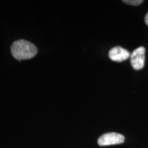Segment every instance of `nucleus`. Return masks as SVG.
I'll return each instance as SVG.
<instances>
[{
    "label": "nucleus",
    "instance_id": "f257e3e1",
    "mask_svg": "<svg viewBox=\"0 0 148 148\" xmlns=\"http://www.w3.org/2000/svg\"><path fill=\"white\" fill-rule=\"evenodd\" d=\"M37 48L32 42L25 40L14 41L11 46V53L18 60L32 58L37 53Z\"/></svg>",
    "mask_w": 148,
    "mask_h": 148
},
{
    "label": "nucleus",
    "instance_id": "f03ea898",
    "mask_svg": "<svg viewBox=\"0 0 148 148\" xmlns=\"http://www.w3.org/2000/svg\"><path fill=\"white\" fill-rule=\"evenodd\" d=\"M124 140L125 137L122 134L116 132H108L101 135L98 138L97 143L99 146H108L121 144Z\"/></svg>",
    "mask_w": 148,
    "mask_h": 148
},
{
    "label": "nucleus",
    "instance_id": "7ed1b4c3",
    "mask_svg": "<svg viewBox=\"0 0 148 148\" xmlns=\"http://www.w3.org/2000/svg\"><path fill=\"white\" fill-rule=\"evenodd\" d=\"M145 49L143 47L136 48L130 54V62L133 69L139 70L143 69L145 64Z\"/></svg>",
    "mask_w": 148,
    "mask_h": 148
},
{
    "label": "nucleus",
    "instance_id": "20e7f679",
    "mask_svg": "<svg viewBox=\"0 0 148 148\" xmlns=\"http://www.w3.org/2000/svg\"><path fill=\"white\" fill-rule=\"evenodd\" d=\"M108 56L111 60L114 62H121L130 58V53L124 48L120 47V46H116V47L112 48L109 51Z\"/></svg>",
    "mask_w": 148,
    "mask_h": 148
},
{
    "label": "nucleus",
    "instance_id": "39448f33",
    "mask_svg": "<svg viewBox=\"0 0 148 148\" xmlns=\"http://www.w3.org/2000/svg\"><path fill=\"white\" fill-rule=\"evenodd\" d=\"M123 2L129 5H138L141 4V3L143 2V0H125V1H123Z\"/></svg>",
    "mask_w": 148,
    "mask_h": 148
},
{
    "label": "nucleus",
    "instance_id": "423d86ee",
    "mask_svg": "<svg viewBox=\"0 0 148 148\" xmlns=\"http://www.w3.org/2000/svg\"><path fill=\"white\" fill-rule=\"evenodd\" d=\"M145 22L146 25H147L148 26V12L147 14H146V15L145 16Z\"/></svg>",
    "mask_w": 148,
    "mask_h": 148
}]
</instances>
